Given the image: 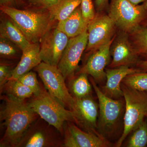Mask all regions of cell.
I'll return each instance as SVG.
<instances>
[{
    "label": "cell",
    "instance_id": "7",
    "mask_svg": "<svg viewBox=\"0 0 147 147\" xmlns=\"http://www.w3.org/2000/svg\"><path fill=\"white\" fill-rule=\"evenodd\" d=\"M35 68L50 94L65 107L76 112L75 99L69 92L65 79L57 67L42 62Z\"/></svg>",
    "mask_w": 147,
    "mask_h": 147
},
{
    "label": "cell",
    "instance_id": "32",
    "mask_svg": "<svg viewBox=\"0 0 147 147\" xmlns=\"http://www.w3.org/2000/svg\"><path fill=\"white\" fill-rule=\"evenodd\" d=\"M108 0H96V5L97 9L102 11L108 5Z\"/></svg>",
    "mask_w": 147,
    "mask_h": 147
},
{
    "label": "cell",
    "instance_id": "12",
    "mask_svg": "<svg viewBox=\"0 0 147 147\" xmlns=\"http://www.w3.org/2000/svg\"><path fill=\"white\" fill-rule=\"evenodd\" d=\"M115 37V36L109 42L92 52L78 73L91 75L97 84L105 82L106 79L105 67L110 64V48Z\"/></svg>",
    "mask_w": 147,
    "mask_h": 147
},
{
    "label": "cell",
    "instance_id": "20",
    "mask_svg": "<svg viewBox=\"0 0 147 147\" xmlns=\"http://www.w3.org/2000/svg\"><path fill=\"white\" fill-rule=\"evenodd\" d=\"M1 90L5 92L8 96L18 100H25L34 95L30 88L16 79L9 80Z\"/></svg>",
    "mask_w": 147,
    "mask_h": 147
},
{
    "label": "cell",
    "instance_id": "9",
    "mask_svg": "<svg viewBox=\"0 0 147 147\" xmlns=\"http://www.w3.org/2000/svg\"><path fill=\"white\" fill-rule=\"evenodd\" d=\"M116 25L108 15L96 14L88 26L87 52H93L110 41L115 36Z\"/></svg>",
    "mask_w": 147,
    "mask_h": 147
},
{
    "label": "cell",
    "instance_id": "30",
    "mask_svg": "<svg viewBox=\"0 0 147 147\" xmlns=\"http://www.w3.org/2000/svg\"><path fill=\"white\" fill-rule=\"evenodd\" d=\"M11 71L7 66L1 65L0 66V87L1 90L11 77Z\"/></svg>",
    "mask_w": 147,
    "mask_h": 147
},
{
    "label": "cell",
    "instance_id": "8",
    "mask_svg": "<svg viewBox=\"0 0 147 147\" xmlns=\"http://www.w3.org/2000/svg\"><path fill=\"white\" fill-rule=\"evenodd\" d=\"M88 42L87 30L79 36L69 38L57 66L65 80L74 79L83 53L86 49Z\"/></svg>",
    "mask_w": 147,
    "mask_h": 147
},
{
    "label": "cell",
    "instance_id": "1",
    "mask_svg": "<svg viewBox=\"0 0 147 147\" xmlns=\"http://www.w3.org/2000/svg\"><path fill=\"white\" fill-rule=\"evenodd\" d=\"M4 107L1 112V119L6 127L1 141V146L15 147L18 145L25 132L34 119L36 113L25 100L8 96L4 98Z\"/></svg>",
    "mask_w": 147,
    "mask_h": 147
},
{
    "label": "cell",
    "instance_id": "36",
    "mask_svg": "<svg viewBox=\"0 0 147 147\" xmlns=\"http://www.w3.org/2000/svg\"><path fill=\"white\" fill-rule=\"evenodd\" d=\"M143 5L144 6V7H145V8L147 10V0L143 4Z\"/></svg>",
    "mask_w": 147,
    "mask_h": 147
},
{
    "label": "cell",
    "instance_id": "13",
    "mask_svg": "<svg viewBox=\"0 0 147 147\" xmlns=\"http://www.w3.org/2000/svg\"><path fill=\"white\" fill-rule=\"evenodd\" d=\"M74 98L77 115L76 123L82 126L87 131L99 134L97 131L98 103L91 95L82 98Z\"/></svg>",
    "mask_w": 147,
    "mask_h": 147
},
{
    "label": "cell",
    "instance_id": "21",
    "mask_svg": "<svg viewBox=\"0 0 147 147\" xmlns=\"http://www.w3.org/2000/svg\"><path fill=\"white\" fill-rule=\"evenodd\" d=\"M81 2L82 0H60L50 12L55 20L61 21L68 17Z\"/></svg>",
    "mask_w": 147,
    "mask_h": 147
},
{
    "label": "cell",
    "instance_id": "26",
    "mask_svg": "<svg viewBox=\"0 0 147 147\" xmlns=\"http://www.w3.org/2000/svg\"><path fill=\"white\" fill-rule=\"evenodd\" d=\"M18 49L19 48L12 42L5 38L0 37V54L1 56L13 57L16 55Z\"/></svg>",
    "mask_w": 147,
    "mask_h": 147
},
{
    "label": "cell",
    "instance_id": "2",
    "mask_svg": "<svg viewBox=\"0 0 147 147\" xmlns=\"http://www.w3.org/2000/svg\"><path fill=\"white\" fill-rule=\"evenodd\" d=\"M1 10L9 17L31 43H40L56 21L50 11L44 9L22 10L1 6Z\"/></svg>",
    "mask_w": 147,
    "mask_h": 147
},
{
    "label": "cell",
    "instance_id": "29",
    "mask_svg": "<svg viewBox=\"0 0 147 147\" xmlns=\"http://www.w3.org/2000/svg\"><path fill=\"white\" fill-rule=\"evenodd\" d=\"M46 139L41 132H37L31 136L26 143V147H42L46 145Z\"/></svg>",
    "mask_w": 147,
    "mask_h": 147
},
{
    "label": "cell",
    "instance_id": "6",
    "mask_svg": "<svg viewBox=\"0 0 147 147\" xmlns=\"http://www.w3.org/2000/svg\"><path fill=\"white\" fill-rule=\"evenodd\" d=\"M108 15L121 31L129 34L144 20L147 10L143 4L135 5L129 0H111Z\"/></svg>",
    "mask_w": 147,
    "mask_h": 147
},
{
    "label": "cell",
    "instance_id": "18",
    "mask_svg": "<svg viewBox=\"0 0 147 147\" xmlns=\"http://www.w3.org/2000/svg\"><path fill=\"white\" fill-rule=\"evenodd\" d=\"M0 37L7 40L16 45L20 50H24L30 45L20 29L11 20H3L0 24Z\"/></svg>",
    "mask_w": 147,
    "mask_h": 147
},
{
    "label": "cell",
    "instance_id": "16",
    "mask_svg": "<svg viewBox=\"0 0 147 147\" xmlns=\"http://www.w3.org/2000/svg\"><path fill=\"white\" fill-rule=\"evenodd\" d=\"M40 50V43H31L28 47L22 50L21 60L11 71L10 79H18L42 62Z\"/></svg>",
    "mask_w": 147,
    "mask_h": 147
},
{
    "label": "cell",
    "instance_id": "15",
    "mask_svg": "<svg viewBox=\"0 0 147 147\" xmlns=\"http://www.w3.org/2000/svg\"><path fill=\"white\" fill-rule=\"evenodd\" d=\"M67 133L72 141L73 147H107L110 142L98 133L85 131L72 123H68Z\"/></svg>",
    "mask_w": 147,
    "mask_h": 147
},
{
    "label": "cell",
    "instance_id": "3",
    "mask_svg": "<svg viewBox=\"0 0 147 147\" xmlns=\"http://www.w3.org/2000/svg\"><path fill=\"white\" fill-rule=\"evenodd\" d=\"M34 96L28 103L29 106L35 113L61 133L65 122L77 123L76 112L66 109L61 102L42 88L37 94Z\"/></svg>",
    "mask_w": 147,
    "mask_h": 147
},
{
    "label": "cell",
    "instance_id": "25",
    "mask_svg": "<svg viewBox=\"0 0 147 147\" xmlns=\"http://www.w3.org/2000/svg\"><path fill=\"white\" fill-rule=\"evenodd\" d=\"M16 80L30 88L33 91L34 95L37 94L40 91L41 87L38 82L36 74L33 71H30L25 74Z\"/></svg>",
    "mask_w": 147,
    "mask_h": 147
},
{
    "label": "cell",
    "instance_id": "31",
    "mask_svg": "<svg viewBox=\"0 0 147 147\" xmlns=\"http://www.w3.org/2000/svg\"><path fill=\"white\" fill-rule=\"evenodd\" d=\"M20 1L21 0H0V5L1 6L15 7Z\"/></svg>",
    "mask_w": 147,
    "mask_h": 147
},
{
    "label": "cell",
    "instance_id": "34",
    "mask_svg": "<svg viewBox=\"0 0 147 147\" xmlns=\"http://www.w3.org/2000/svg\"><path fill=\"white\" fill-rule=\"evenodd\" d=\"M130 2L135 5H138L141 3L145 2L147 0H129Z\"/></svg>",
    "mask_w": 147,
    "mask_h": 147
},
{
    "label": "cell",
    "instance_id": "4",
    "mask_svg": "<svg viewBox=\"0 0 147 147\" xmlns=\"http://www.w3.org/2000/svg\"><path fill=\"white\" fill-rule=\"evenodd\" d=\"M121 88L125 102L123 129L115 144L120 147L129 133L147 118V91H139L126 86L121 83Z\"/></svg>",
    "mask_w": 147,
    "mask_h": 147
},
{
    "label": "cell",
    "instance_id": "23",
    "mask_svg": "<svg viewBox=\"0 0 147 147\" xmlns=\"http://www.w3.org/2000/svg\"><path fill=\"white\" fill-rule=\"evenodd\" d=\"M122 83L139 91H147V71H140L127 75Z\"/></svg>",
    "mask_w": 147,
    "mask_h": 147
},
{
    "label": "cell",
    "instance_id": "17",
    "mask_svg": "<svg viewBox=\"0 0 147 147\" xmlns=\"http://www.w3.org/2000/svg\"><path fill=\"white\" fill-rule=\"evenodd\" d=\"M88 24L83 18L81 7L79 6L68 17L58 21L56 28L71 38L83 33L87 30Z\"/></svg>",
    "mask_w": 147,
    "mask_h": 147
},
{
    "label": "cell",
    "instance_id": "5",
    "mask_svg": "<svg viewBox=\"0 0 147 147\" xmlns=\"http://www.w3.org/2000/svg\"><path fill=\"white\" fill-rule=\"evenodd\" d=\"M99 105V116L97 122L98 133L108 139L115 134L120 123L125 106L124 99H114L103 94L93 78L90 79Z\"/></svg>",
    "mask_w": 147,
    "mask_h": 147
},
{
    "label": "cell",
    "instance_id": "11",
    "mask_svg": "<svg viewBox=\"0 0 147 147\" xmlns=\"http://www.w3.org/2000/svg\"><path fill=\"white\" fill-rule=\"evenodd\" d=\"M110 53L113 59L108 65L110 68L136 65L139 61L128 34L124 32L121 31L118 36H115L111 45Z\"/></svg>",
    "mask_w": 147,
    "mask_h": 147
},
{
    "label": "cell",
    "instance_id": "24",
    "mask_svg": "<svg viewBox=\"0 0 147 147\" xmlns=\"http://www.w3.org/2000/svg\"><path fill=\"white\" fill-rule=\"evenodd\" d=\"M127 147H147V121L144 120L133 130Z\"/></svg>",
    "mask_w": 147,
    "mask_h": 147
},
{
    "label": "cell",
    "instance_id": "10",
    "mask_svg": "<svg viewBox=\"0 0 147 147\" xmlns=\"http://www.w3.org/2000/svg\"><path fill=\"white\" fill-rule=\"evenodd\" d=\"M69 38L57 28H51L40 42L42 62L57 67Z\"/></svg>",
    "mask_w": 147,
    "mask_h": 147
},
{
    "label": "cell",
    "instance_id": "27",
    "mask_svg": "<svg viewBox=\"0 0 147 147\" xmlns=\"http://www.w3.org/2000/svg\"><path fill=\"white\" fill-rule=\"evenodd\" d=\"M80 7L83 18L88 23L95 17L96 14L92 0H82Z\"/></svg>",
    "mask_w": 147,
    "mask_h": 147
},
{
    "label": "cell",
    "instance_id": "35",
    "mask_svg": "<svg viewBox=\"0 0 147 147\" xmlns=\"http://www.w3.org/2000/svg\"><path fill=\"white\" fill-rule=\"evenodd\" d=\"M141 25H142V26H144L147 27V16L146 18H145L144 20L142 22Z\"/></svg>",
    "mask_w": 147,
    "mask_h": 147
},
{
    "label": "cell",
    "instance_id": "19",
    "mask_svg": "<svg viewBox=\"0 0 147 147\" xmlns=\"http://www.w3.org/2000/svg\"><path fill=\"white\" fill-rule=\"evenodd\" d=\"M128 34L138 57L147 60V27L140 25Z\"/></svg>",
    "mask_w": 147,
    "mask_h": 147
},
{
    "label": "cell",
    "instance_id": "33",
    "mask_svg": "<svg viewBox=\"0 0 147 147\" xmlns=\"http://www.w3.org/2000/svg\"><path fill=\"white\" fill-rule=\"evenodd\" d=\"M136 66L144 71H147V60H139Z\"/></svg>",
    "mask_w": 147,
    "mask_h": 147
},
{
    "label": "cell",
    "instance_id": "14",
    "mask_svg": "<svg viewBox=\"0 0 147 147\" xmlns=\"http://www.w3.org/2000/svg\"><path fill=\"white\" fill-rule=\"evenodd\" d=\"M106 82L101 86L102 92L108 97L114 99H121L123 97L121 85L123 79L127 75L143 71L138 68L123 66L115 68L105 69Z\"/></svg>",
    "mask_w": 147,
    "mask_h": 147
},
{
    "label": "cell",
    "instance_id": "22",
    "mask_svg": "<svg viewBox=\"0 0 147 147\" xmlns=\"http://www.w3.org/2000/svg\"><path fill=\"white\" fill-rule=\"evenodd\" d=\"M88 74H80L76 79L71 80V90L75 98H82L90 95L92 86L89 82Z\"/></svg>",
    "mask_w": 147,
    "mask_h": 147
},
{
    "label": "cell",
    "instance_id": "28",
    "mask_svg": "<svg viewBox=\"0 0 147 147\" xmlns=\"http://www.w3.org/2000/svg\"><path fill=\"white\" fill-rule=\"evenodd\" d=\"M30 5L38 9H44L51 11L60 0H27Z\"/></svg>",
    "mask_w": 147,
    "mask_h": 147
}]
</instances>
